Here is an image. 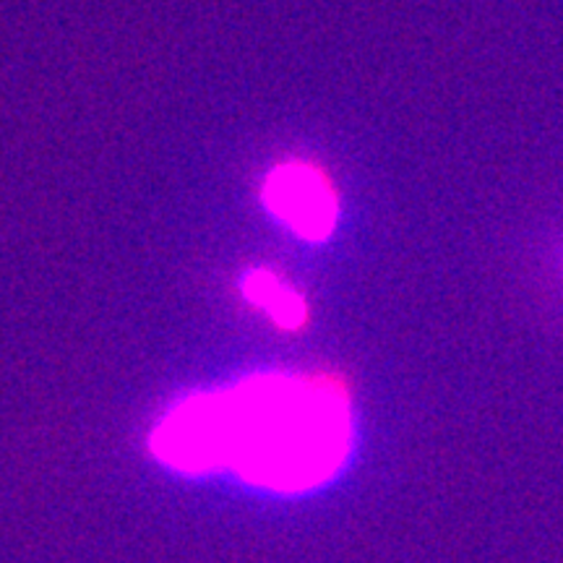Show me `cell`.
I'll list each match as a JSON object with an SVG mask.
<instances>
[{
    "mask_svg": "<svg viewBox=\"0 0 563 563\" xmlns=\"http://www.w3.org/2000/svg\"><path fill=\"white\" fill-rule=\"evenodd\" d=\"M243 295L253 306L264 308L279 329H298L306 321V300L290 287L282 285L269 272L253 269L245 274Z\"/></svg>",
    "mask_w": 563,
    "mask_h": 563,
    "instance_id": "obj_3",
    "label": "cell"
},
{
    "mask_svg": "<svg viewBox=\"0 0 563 563\" xmlns=\"http://www.w3.org/2000/svg\"><path fill=\"white\" fill-rule=\"evenodd\" d=\"M266 209L302 241L323 243L332 235L340 201L327 173L308 162H285L264 183Z\"/></svg>",
    "mask_w": 563,
    "mask_h": 563,
    "instance_id": "obj_2",
    "label": "cell"
},
{
    "mask_svg": "<svg viewBox=\"0 0 563 563\" xmlns=\"http://www.w3.org/2000/svg\"><path fill=\"white\" fill-rule=\"evenodd\" d=\"M350 407L332 384L256 376L175 405L152 435L162 462L183 473L230 464L274 490L327 481L350 452Z\"/></svg>",
    "mask_w": 563,
    "mask_h": 563,
    "instance_id": "obj_1",
    "label": "cell"
}]
</instances>
